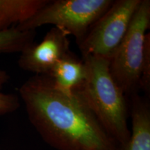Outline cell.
Masks as SVG:
<instances>
[{
    "label": "cell",
    "mask_w": 150,
    "mask_h": 150,
    "mask_svg": "<svg viewBox=\"0 0 150 150\" xmlns=\"http://www.w3.org/2000/svg\"><path fill=\"white\" fill-rule=\"evenodd\" d=\"M29 120L42 139L57 150H119L76 91L67 95L47 76L34 75L19 88Z\"/></svg>",
    "instance_id": "1"
},
{
    "label": "cell",
    "mask_w": 150,
    "mask_h": 150,
    "mask_svg": "<svg viewBox=\"0 0 150 150\" xmlns=\"http://www.w3.org/2000/svg\"><path fill=\"white\" fill-rule=\"evenodd\" d=\"M86 77L76 91L101 125L120 147L129 142V100L110 74L109 61L99 56H82Z\"/></svg>",
    "instance_id": "2"
},
{
    "label": "cell",
    "mask_w": 150,
    "mask_h": 150,
    "mask_svg": "<svg viewBox=\"0 0 150 150\" xmlns=\"http://www.w3.org/2000/svg\"><path fill=\"white\" fill-rule=\"evenodd\" d=\"M112 3V0H48L32 17L16 27L22 31H35L52 24L73 35L79 45Z\"/></svg>",
    "instance_id": "3"
},
{
    "label": "cell",
    "mask_w": 150,
    "mask_h": 150,
    "mask_svg": "<svg viewBox=\"0 0 150 150\" xmlns=\"http://www.w3.org/2000/svg\"><path fill=\"white\" fill-rule=\"evenodd\" d=\"M150 26V1L142 0L128 31L109 61L112 78L127 98L138 93L145 35Z\"/></svg>",
    "instance_id": "4"
},
{
    "label": "cell",
    "mask_w": 150,
    "mask_h": 150,
    "mask_svg": "<svg viewBox=\"0 0 150 150\" xmlns=\"http://www.w3.org/2000/svg\"><path fill=\"white\" fill-rule=\"evenodd\" d=\"M141 1H113L78 45L82 56H99L110 61L126 35Z\"/></svg>",
    "instance_id": "5"
},
{
    "label": "cell",
    "mask_w": 150,
    "mask_h": 150,
    "mask_svg": "<svg viewBox=\"0 0 150 150\" xmlns=\"http://www.w3.org/2000/svg\"><path fill=\"white\" fill-rule=\"evenodd\" d=\"M68 35L52 27L40 42H33L20 52L18 66L35 75H47L56 63L70 51Z\"/></svg>",
    "instance_id": "6"
},
{
    "label": "cell",
    "mask_w": 150,
    "mask_h": 150,
    "mask_svg": "<svg viewBox=\"0 0 150 150\" xmlns=\"http://www.w3.org/2000/svg\"><path fill=\"white\" fill-rule=\"evenodd\" d=\"M131 119V136L119 150H150V104L149 97L138 93L129 97Z\"/></svg>",
    "instance_id": "7"
},
{
    "label": "cell",
    "mask_w": 150,
    "mask_h": 150,
    "mask_svg": "<svg viewBox=\"0 0 150 150\" xmlns=\"http://www.w3.org/2000/svg\"><path fill=\"white\" fill-rule=\"evenodd\" d=\"M47 76L54 87L61 93H72L81 85L86 77L83 59L70 51L50 71Z\"/></svg>",
    "instance_id": "8"
},
{
    "label": "cell",
    "mask_w": 150,
    "mask_h": 150,
    "mask_svg": "<svg viewBox=\"0 0 150 150\" xmlns=\"http://www.w3.org/2000/svg\"><path fill=\"white\" fill-rule=\"evenodd\" d=\"M48 0H0V31L27 21Z\"/></svg>",
    "instance_id": "9"
},
{
    "label": "cell",
    "mask_w": 150,
    "mask_h": 150,
    "mask_svg": "<svg viewBox=\"0 0 150 150\" xmlns=\"http://www.w3.org/2000/svg\"><path fill=\"white\" fill-rule=\"evenodd\" d=\"M36 31H22L16 27L0 31V54L20 53L34 42Z\"/></svg>",
    "instance_id": "10"
},
{
    "label": "cell",
    "mask_w": 150,
    "mask_h": 150,
    "mask_svg": "<svg viewBox=\"0 0 150 150\" xmlns=\"http://www.w3.org/2000/svg\"><path fill=\"white\" fill-rule=\"evenodd\" d=\"M10 80V76L5 70H0V116L16 111L20 107L18 95L1 92L5 84Z\"/></svg>",
    "instance_id": "11"
},
{
    "label": "cell",
    "mask_w": 150,
    "mask_h": 150,
    "mask_svg": "<svg viewBox=\"0 0 150 150\" xmlns=\"http://www.w3.org/2000/svg\"><path fill=\"white\" fill-rule=\"evenodd\" d=\"M139 89L145 94V97H149L150 93V33L145 35L144 55L140 69Z\"/></svg>",
    "instance_id": "12"
}]
</instances>
